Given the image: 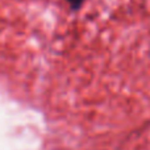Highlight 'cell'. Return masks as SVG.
I'll list each match as a JSON object with an SVG mask.
<instances>
[{
	"mask_svg": "<svg viewBox=\"0 0 150 150\" xmlns=\"http://www.w3.org/2000/svg\"><path fill=\"white\" fill-rule=\"evenodd\" d=\"M66 1L69 3V5H70L71 9L76 11V9H79V8L82 7V4L84 3V0H66Z\"/></svg>",
	"mask_w": 150,
	"mask_h": 150,
	"instance_id": "cell-1",
	"label": "cell"
}]
</instances>
